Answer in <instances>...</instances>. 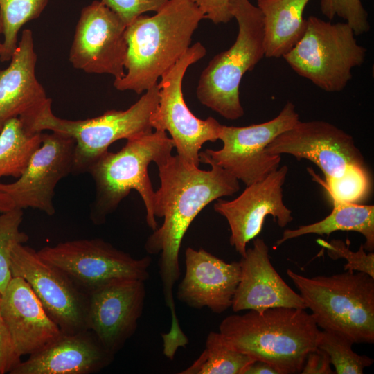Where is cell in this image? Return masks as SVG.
<instances>
[{"instance_id": "obj_29", "label": "cell", "mask_w": 374, "mask_h": 374, "mask_svg": "<svg viewBox=\"0 0 374 374\" xmlns=\"http://www.w3.org/2000/svg\"><path fill=\"white\" fill-rule=\"evenodd\" d=\"M314 181L328 193L330 199L359 204L371 190V175L368 168H355L343 176L332 179H321L312 168H308Z\"/></svg>"}, {"instance_id": "obj_3", "label": "cell", "mask_w": 374, "mask_h": 374, "mask_svg": "<svg viewBox=\"0 0 374 374\" xmlns=\"http://www.w3.org/2000/svg\"><path fill=\"white\" fill-rule=\"evenodd\" d=\"M320 332L305 309L287 307L229 315L219 326L229 346L280 374L301 373L308 354L317 348Z\"/></svg>"}, {"instance_id": "obj_11", "label": "cell", "mask_w": 374, "mask_h": 374, "mask_svg": "<svg viewBox=\"0 0 374 374\" xmlns=\"http://www.w3.org/2000/svg\"><path fill=\"white\" fill-rule=\"evenodd\" d=\"M39 257L64 272L87 294L118 278L146 280L152 258L136 259L100 239H81L46 246L37 251Z\"/></svg>"}, {"instance_id": "obj_31", "label": "cell", "mask_w": 374, "mask_h": 374, "mask_svg": "<svg viewBox=\"0 0 374 374\" xmlns=\"http://www.w3.org/2000/svg\"><path fill=\"white\" fill-rule=\"evenodd\" d=\"M320 10L329 21L336 16L344 19L356 36L370 30L368 12L361 0H321Z\"/></svg>"}, {"instance_id": "obj_23", "label": "cell", "mask_w": 374, "mask_h": 374, "mask_svg": "<svg viewBox=\"0 0 374 374\" xmlns=\"http://www.w3.org/2000/svg\"><path fill=\"white\" fill-rule=\"evenodd\" d=\"M310 0H258L265 33V57L280 58L288 53L303 35V12Z\"/></svg>"}, {"instance_id": "obj_7", "label": "cell", "mask_w": 374, "mask_h": 374, "mask_svg": "<svg viewBox=\"0 0 374 374\" xmlns=\"http://www.w3.org/2000/svg\"><path fill=\"white\" fill-rule=\"evenodd\" d=\"M159 103L157 84L126 110H109L102 115L84 120H67L57 117L47 107L36 119L35 131L51 130L75 141L72 173L89 172L111 144L153 130L150 117Z\"/></svg>"}, {"instance_id": "obj_12", "label": "cell", "mask_w": 374, "mask_h": 374, "mask_svg": "<svg viewBox=\"0 0 374 374\" xmlns=\"http://www.w3.org/2000/svg\"><path fill=\"white\" fill-rule=\"evenodd\" d=\"M11 273L30 285L48 316L64 334L88 330V296L33 248L19 244L11 253Z\"/></svg>"}, {"instance_id": "obj_22", "label": "cell", "mask_w": 374, "mask_h": 374, "mask_svg": "<svg viewBox=\"0 0 374 374\" xmlns=\"http://www.w3.org/2000/svg\"><path fill=\"white\" fill-rule=\"evenodd\" d=\"M90 330L62 333L39 352L21 361L10 374H91L114 359Z\"/></svg>"}, {"instance_id": "obj_18", "label": "cell", "mask_w": 374, "mask_h": 374, "mask_svg": "<svg viewBox=\"0 0 374 374\" xmlns=\"http://www.w3.org/2000/svg\"><path fill=\"white\" fill-rule=\"evenodd\" d=\"M37 54L33 33L22 31L9 66L0 69V131L9 120L19 118L29 126L52 100L35 75Z\"/></svg>"}, {"instance_id": "obj_14", "label": "cell", "mask_w": 374, "mask_h": 374, "mask_svg": "<svg viewBox=\"0 0 374 374\" xmlns=\"http://www.w3.org/2000/svg\"><path fill=\"white\" fill-rule=\"evenodd\" d=\"M126 25L100 1L84 7L76 24L69 60L88 73L109 74L114 80L125 75L127 45Z\"/></svg>"}, {"instance_id": "obj_21", "label": "cell", "mask_w": 374, "mask_h": 374, "mask_svg": "<svg viewBox=\"0 0 374 374\" xmlns=\"http://www.w3.org/2000/svg\"><path fill=\"white\" fill-rule=\"evenodd\" d=\"M1 310L20 357L39 352L62 334L28 283L21 277L12 276L10 280L1 294Z\"/></svg>"}, {"instance_id": "obj_8", "label": "cell", "mask_w": 374, "mask_h": 374, "mask_svg": "<svg viewBox=\"0 0 374 374\" xmlns=\"http://www.w3.org/2000/svg\"><path fill=\"white\" fill-rule=\"evenodd\" d=\"M355 36L346 22L334 24L310 16L303 35L283 58L299 75L321 89L339 92L351 80L352 69L366 59V48Z\"/></svg>"}, {"instance_id": "obj_33", "label": "cell", "mask_w": 374, "mask_h": 374, "mask_svg": "<svg viewBox=\"0 0 374 374\" xmlns=\"http://www.w3.org/2000/svg\"><path fill=\"white\" fill-rule=\"evenodd\" d=\"M170 0H100L125 23L130 24L138 17L148 12H157Z\"/></svg>"}, {"instance_id": "obj_37", "label": "cell", "mask_w": 374, "mask_h": 374, "mask_svg": "<svg viewBox=\"0 0 374 374\" xmlns=\"http://www.w3.org/2000/svg\"><path fill=\"white\" fill-rule=\"evenodd\" d=\"M242 374H280L271 364L259 360L251 363L243 371Z\"/></svg>"}, {"instance_id": "obj_2", "label": "cell", "mask_w": 374, "mask_h": 374, "mask_svg": "<svg viewBox=\"0 0 374 374\" xmlns=\"http://www.w3.org/2000/svg\"><path fill=\"white\" fill-rule=\"evenodd\" d=\"M204 15L192 0H170L153 16L142 15L126 26V72L114 87L137 94L158 83L190 47Z\"/></svg>"}, {"instance_id": "obj_27", "label": "cell", "mask_w": 374, "mask_h": 374, "mask_svg": "<svg viewBox=\"0 0 374 374\" xmlns=\"http://www.w3.org/2000/svg\"><path fill=\"white\" fill-rule=\"evenodd\" d=\"M48 0H0L3 35L1 62L10 61L18 44V33L27 22L37 19Z\"/></svg>"}, {"instance_id": "obj_5", "label": "cell", "mask_w": 374, "mask_h": 374, "mask_svg": "<svg viewBox=\"0 0 374 374\" xmlns=\"http://www.w3.org/2000/svg\"><path fill=\"white\" fill-rule=\"evenodd\" d=\"M287 274L318 327L339 333L353 344L374 343V278L360 271L306 277Z\"/></svg>"}, {"instance_id": "obj_10", "label": "cell", "mask_w": 374, "mask_h": 374, "mask_svg": "<svg viewBox=\"0 0 374 374\" xmlns=\"http://www.w3.org/2000/svg\"><path fill=\"white\" fill-rule=\"evenodd\" d=\"M299 115L288 101L273 119L244 127L222 126L220 150L199 152V161L217 165L246 186L260 181L279 168L280 155L269 154L267 145L278 135L291 129Z\"/></svg>"}, {"instance_id": "obj_17", "label": "cell", "mask_w": 374, "mask_h": 374, "mask_svg": "<svg viewBox=\"0 0 374 374\" xmlns=\"http://www.w3.org/2000/svg\"><path fill=\"white\" fill-rule=\"evenodd\" d=\"M87 294V328L115 356L137 329L145 303L144 281L114 279Z\"/></svg>"}, {"instance_id": "obj_19", "label": "cell", "mask_w": 374, "mask_h": 374, "mask_svg": "<svg viewBox=\"0 0 374 374\" xmlns=\"http://www.w3.org/2000/svg\"><path fill=\"white\" fill-rule=\"evenodd\" d=\"M185 268L177 290L179 301L197 309L206 307L217 314L231 307L240 279L239 261L226 262L203 249L188 247Z\"/></svg>"}, {"instance_id": "obj_38", "label": "cell", "mask_w": 374, "mask_h": 374, "mask_svg": "<svg viewBox=\"0 0 374 374\" xmlns=\"http://www.w3.org/2000/svg\"><path fill=\"white\" fill-rule=\"evenodd\" d=\"M15 208V205L9 195L0 191V214Z\"/></svg>"}, {"instance_id": "obj_4", "label": "cell", "mask_w": 374, "mask_h": 374, "mask_svg": "<svg viewBox=\"0 0 374 374\" xmlns=\"http://www.w3.org/2000/svg\"><path fill=\"white\" fill-rule=\"evenodd\" d=\"M175 148L166 132L153 130L129 139L117 152L107 151L91 167L89 172L95 182L96 196L90 218L95 224L106 221L131 190L137 191L146 208V222L153 231L157 229L154 216L155 191L148 167L158 166L171 155Z\"/></svg>"}, {"instance_id": "obj_24", "label": "cell", "mask_w": 374, "mask_h": 374, "mask_svg": "<svg viewBox=\"0 0 374 374\" xmlns=\"http://www.w3.org/2000/svg\"><path fill=\"white\" fill-rule=\"evenodd\" d=\"M332 210L323 220L300 226L295 229H286L276 242L278 247L285 242L308 234L327 235L335 231H354L365 238L363 244L368 252L374 250V206L339 202L331 199Z\"/></svg>"}, {"instance_id": "obj_26", "label": "cell", "mask_w": 374, "mask_h": 374, "mask_svg": "<svg viewBox=\"0 0 374 374\" xmlns=\"http://www.w3.org/2000/svg\"><path fill=\"white\" fill-rule=\"evenodd\" d=\"M249 356L235 350L223 339L220 332H210L206 347L199 357L180 374H242L252 363Z\"/></svg>"}, {"instance_id": "obj_1", "label": "cell", "mask_w": 374, "mask_h": 374, "mask_svg": "<svg viewBox=\"0 0 374 374\" xmlns=\"http://www.w3.org/2000/svg\"><path fill=\"white\" fill-rule=\"evenodd\" d=\"M210 166V170H202L177 154L157 166L161 184L155 191L154 216L164 220L148 238L145 249L149 255H160L159 272L172 327L179 325L173 288L180 276L179 254L184 236L206 206L240 190L238 179L217 165Z\"/></svg>"}, {"instance_id": "obj_16", "label": "cell", "mask_w": 374, "mask_h": 374, "mask_svg": "<svg viewBox=\"0 0 374 374\" xmlns=\"http://www.w3.org/2000/svg\"><path fill=\"white\" fill-rule=\"evenodd\" d=\"M75 141L65 134L42 133V143L32 155L18 179L0 183V191L12 199L15 207L32 208L53 215L55 188L72 172Z\"/></svg>"}, {"instance_id": "obj_25", "label": "cell", "mask_w": 374, "mask_h": 374, "mask_svg": "<svg viewBox=\"0 0 374 374\" xmlns=\"http://www.w3.org/2000/svg\"><path fill=\"white\" fill-rule=\"evenodd\" d=\"M42 133L18 117L6 123L0 131V178L21 176L42 143Z\"/></svg>"}, {"instance_id": "obj_32", "label": "cell", "mask_w": 374, "mask_h": 374, "mask_svg": "<svg viewBox=\"0 0 374 374\" xmlns=\"http://www.w3.org/2000/svg\"><path fill=\"white\" fill-rule=\"evenodd\" d=\"M318 243L324 247L328 256L337 260L344 258L346 263L344 265V271H360L367 274L374 278V253L366 252L363 244L357 251H353L350 249V241L346 242L341 240L334 239L330 242L319 240Z\"/></svg>"}, {"instance_id": "obj_15", "label": "cell", "mask_w": 374, "mask_h": 374, "mask_svg": "<svg viewBox=\"0 0 374 374\" xmlns=\"http://www.w3.org/2000/svg\"><path fill=\"white\" fill-rule=\"evenodd\" d=\"M287 172V166H283L263 179L246 186L235 199H217L214 204L215 211L229 224L230 244L241 256L246 253L247 243L260 233L267 216H272L282 228L293 220L292 211L283 202V186Z\"/></svg>"}, {"instance_id": "obj_13", "label": "cell", "mask_w": 374, "mask_h": 374, "mask_svg": "<svg viewBox=\"0 0 374 374\" xmlns=\"http://www.w3.org/2000/svg\"><path fill=\"white\" fill-rule=\"evenodd\" d=\"M273 155L290 154L316 164L325 179L343 176L355 168H368L353 137L324 121H299L291 129L275 138L267 147Z\"/></svg>"}, {"instance_id": "obj_34", "label": "cell", "mask_w": 374, "mask_h": 374, "mask_svg": "<svg viewBox=\"0 0 374 374\" xmlns=\"http://www.w3.org/2000/svg\"><path fill=\"white\" fill-rule=\"evenodd\" d=\"M0 294V374L9 373L21 360L15 350L1 310Z\"/></svg>"}, {"instance_id": "obj_36", "label": "cell", "mask_w": 374, "mask_h": 374, "mask_svg": "<svg viewBox=\"0 0 374 374\" xmlns=\"http://www.w3.org/2000/svg\"><path fill=\"white\" fill-rule=\"evenodd\" d=\"M301 373L303 374H334L328 355L318 347L310 351L305 359Z\"/></svg>"}, {"instance_id": "obj_9", "label": "cell", "mask_w": 374, "mask_h": 374, "mask_svg": "<svg viewBox=\"0 0 374 374\" xmlns=\"http://www.w3.org/2000/svg\"><path fill=\"white\" fill-rule=\"evenodd\" d=\"M206 53L202 43L196 42L162 74L157 83L159 103L150 117L152 129L168 132L177 155L197 167L200 163L199 154L202 145L218 140L222 126L213 117L205 120L196 117L184 98L182 82L185 73Z\"/></svg>"}, {"instance_id": "obj_30", "label": "cell", "mask_w": 374, "mask_h": 374, "mask_svg": "<svg viewBox=\"0 0 374 374\" xmlns=\"http://www.w3.org/2000/svg\"><path fill=\"white\" fill-rule=\"evenodd\" d=\"M22 209L15 208L0 214V294H2L12 278L11 253L19 244L26 243L28 235L20 231Z\"/></svg>"}, {"instance_id": "obj_35", "label": "cell", "mask_w": 374, "mask_h": 374, "mask_svg": "<svg viewBox=\"0 0 374 374\" xmlns=\"http://www.w3.org/2000/svg\"><path fill=\"white\" fill-rule=\"evenodd\" d=\"M202 10L204 19L215 24H225L233 18L230 12V0H192Z\"/></svg>"}, {"instance_id": "obj_20", "label": "cell", "mask_w": 374, "mask_h": 374, "mask_svg": "<svg viewBox=\"0 0 374 374\" xmlns=\"http://www.w3.org/2000/svg\"><path fill=\"white\" fill-rule=\"evenodd\" d=\"M240 279L231 308L233 312L262 310L275 307L307 309L300 294L292 290L273 267L269 247L260 238L239 261Z\"/></svg>"}, {"instance_id": "obj_39", "label": "cell", "mask_w": 374, "mask_h": 374, "mask_svg": "<svg viewBox=\"0 0 374 374\" xmlns=\"http://www.w3.org/2000/svg\"><path fill=\"white\" fill-rule=\"evenodd\" d=\"M2 30H3V24H2L1 16V14H0V36H1V35H2ZM2 48H3V44L0 41V55H1V53L2 52Z\"/></svg>"}, {"instance_id": "obj_28", "label": "cell", "mask_w": 374, "mask_h": 374, "mask_svg": "<svg viewBox=\"0 0 374 374\" xmlns=\"http://www.w3.org/2000/svg\"><path fill=\"white\" fill-rule=\"evenodd\" d=\"M353 344L351 340L339 333L323 330L317 347L327 353L335 373L362 374L366 367L372 365L373 359L354 352Z\"/></svg>"}, {"instance_id": "obj_6", "label": "cell", "mask_w": 374, "mask_h": 374, "mask_svg": "<svg viewBox=\"0 0 374 374\" xmlns=\"http://www.w3.org/2000/svg\"><path fill=\"white\" fill-rule=\"evenodd\" d=\"M230 12L238 26L235 41L202 71L196 94L202 105L234 121L244 114L240 100L241 80L262 59L265 48L263 17L258 6L249 0H230Z\"/></svg>"}]
</instances>
